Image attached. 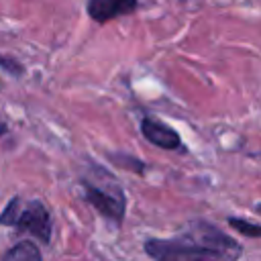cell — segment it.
<instances>
[{"mask_svg": "<svg viewBox=\"0 0 261 261\" xmlns=\"http://www.w3.org/2000/svg\"><path fill=\"white\" fill-rule=\"evenodd\" d=\"M145 253L155 261H237L243 247L218 226L194 220L171 239L145 241Z\"/></svg>", "mask_w": 261, "mask_h": 261, "instance_id": "6da1fadb", "label": "cell"}, {"mask_svg": "<svg viewBox=\"0 0 261 261\" xmlns=\"http://www.w3.org/2000/svg\"><path fill=\"white\" fill-rule=\"evenodd\" d=\"M0 224L14 226L16 230H24L39 239L41 243L51 241V214L41 200H22L14 196L0 214Z\"/></svg>", "mask_w": 261, "mask_h": 261, "instance_id": "7a4b0ae2", "label": "cell"}, {"mask_svg": "<svg viewBox=\"0 0 261 261\" xmlns=\"http://www.w3.org/2000/svg\"><path fill=\"white\" fill-rule=\"evenodd\" d=\"M84 198L104 218L114 220V222L122 220L124 210H126V198H124L122 188L112 177H108L106 184L84 179Z\"/></svg>", "mask_w": 261, "mask_h": 261, "instance_id": "3957f363", "label": "cell"}, {"mask_svg": "<svg viewBox=\"0 0 261 261\" xmlns=\"http://www.w3.org/2000/svg\"><path fill=\"white\" fill-rule=\"evenodd\" d=\"M137 6H139V0H88L86 2L88 16L98 24L130 14L137 10Z\"/></svg>", "mask_w": 261, "mask_h": 261, "instance_id": "277c9868", "label": "cell"}, {"mask_svg": "<svg viewBox=\"0 0 261 261\" xmlns=\"http://www.w3.org/2000/svg\"><path fill=\"white\" fill-rule=\"evenodd\" d=\"M141 130H143V137L153 143L155 147H161V149H177L181 145V137L167 124H163L161 120L153 118V116H145L141 120Z\"/></svg>", "mask_w": 261, "mask_h": 261, "instance_id": "5b68a950", "label": "cell"}, {"mask_svg": "<svg viewBox=\"0 0 261 261\" xmlns=\"http://www.w3.org/2000/svg\"><path fill=\"white\" fill-rule=\"evenodd\" d=\"M2 261H43L41 251L31 241H20L12 249H8L2 257Z\"/></svg>", "mask_w": 261, "mask_h": 261, "instance_id": "8992f818", "label": "cell"}, {"mask_svg": "<svg viewBox=\"0 0 261 261\" xmlns=\"http://www.w3.org/2000/svg\"><path fill=\"white\" fill-rule=\"evenodd\" d=\"M228 224L234 226L239 232H243V234H247V237H255V239L261 237V226H259V224H253V222H249V220H243V218H228Z\"/></svg>", "mask_w": 261, "mask_h": 261, "instance_id": "52a82bcc", "label": "cell"}, {"mask_svg": "<svg viewBox=\"0 0 261 261\" xmlns=\"http://www.w3.org/2000/svg\"><path fill=\"white\" fill-rule=\"evenodd\" d=\"M0 69H4V71H8V73H12V75H22V65L16 61V59H12V57H6V55H0Z\"/></svg>", "mask_w": 261, "mask_h": 261, "instance_id": "ba28073f", "label": "cell"}, {"mask_svg": "<svg viewBox=\"0 0 261 261\" xmlns=\"http://www.w3.org/2000/svg\"><path fill=\"white\" fill-rule=\"evenodd\" d=\"M6 133V124H0V137Z\"/></svg>", "mask_w": 261, "mask_h": 261, "instance_id": "9c48e42d", "label": "cell"}, {"mask_svg": "<svg viewBox=\"0 0 261 261\" xmlns=\"http://www.w3.org/2000/svg\"><path fill=\"white\" fill-rule=\"evenodd\" d=\"M255 210H257V212L261 214V204H257V206H255Z\"/></svg>", "mask_w": 261, "mask_h": 261, "instance_id": "30bf717a", "label": "cell"}]
</instances>
